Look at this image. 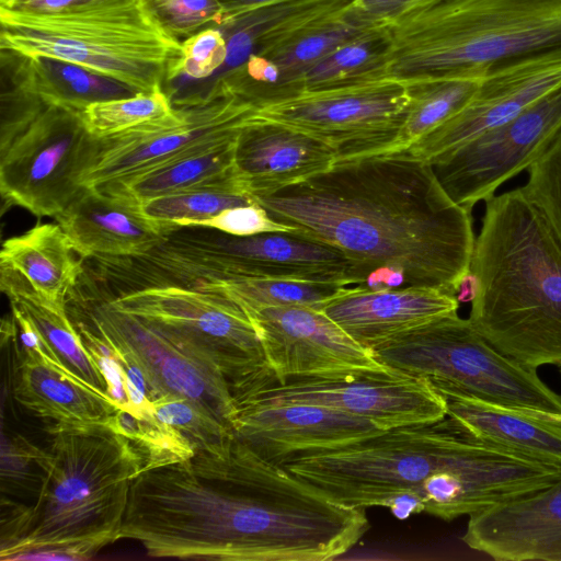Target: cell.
Here are the masks:
<instances>
[{
    "mask_svg": "<svg viewBox=\"0 0 561 561\" xmlns=\"http://www.w3.org/2000/svg\"><path fill=\"white\" fill-rule=\"evenodd\" d=\"M55 219L83 260L142 255L173 233L147 218L138 203L91 187H85Z\"/></svg>",
    "mask_w": 561,
    "mask_h": 561,
    "instance_id": "obj_22",
    "label": "cell"
},
{
    "mask_svg": "<svg viewBox=\"0 0 561 561\" xmlns=\"http://www.w3.org/2000/svg\"><path fill=\"white\" fill-rule=\"evenodd\" d=\"M68 302L75 318L130 356L144 373L154 402L165 396L188 399L233 431L237 408L230 382L201 347L159 323L119 311L105 299L93 277H80Z\"/></svg>",
    "mask_w": 561,
    "mask_h": 561,
    "instance_id": "obj_10",
    "label": "cell"
},
{
    "mask_svg": "<svg viewBox=\"0 0 561 561\" xmlns=\"http://www.w3.org/2000/svg\"><path fill=\"white\" fill-rule=\"evenodd\" d=\"M152 403L156 417L181 432L195 455L222 456L234 437L229 426L188 399L165 396Z\"/></svg>",
    "mask_w": 561,
    "mask_h": 561,
    "instance_id": "obj_38",
    "label": "cell"
},
{
    "mask_svg": "<svg viewBox=\"0 0 561 561\" xmlns=\"http://www.w3.org/2000/svg\"><path fill=\"white\" fill-rule=\"evenodd\" d=\"M173 108L170 95L160 90L92 103L81 115L92 136L106 138L165 117Z\"/></svg>",
    "mask_w": 561,
    "mask_h": 561,
    "instance_id": "obj_37",
    "label": "cell"
},
{
    "mask_svg": "<svg viewBox=\"0 0 561 561\" xmlns=\"http://www.w3.org/2000/svg\"><path fill=\"white\" fill-rule=\"evenodd\" d=\"M179 76L201 80L222 69L227 59V43L218 28H206L181 43Z\"/></svg>",
    "mask_w": 561,
    "mask_h": 561,
    "instance_id": "obj_42",
    "label": "cell"
},
{
    "mask_svg": "<svg viewBox=\"0 0 561 561\" xmlns=\"http://www.w3.org/2000/svg\"><path fill=\"white\" fill-rule=\"evenodd\" d=\"M410 96L390 78L307 91L257 106L254 118L286 125L332 147L339 160L382 154L405 119Z\"/></svg>",
    "mask_w": 561,
    "mask_h": 561,
    "instance_id": "obj_14",
    "label": "cell"
},
{
    "mask_svg": "<svg viewBox=\"0 0 561 561\" xmlns=\"http://www.w3.org/2000/svg\"><path fill=\"white\" fill-rule=\"evenodd\" d=\"M0 287L35 327L50 353L73 376L107 397L106 382L73 324L67 306L48 301L18 274L0 267Z\"/></svg>",
    "mask_w": 561,
    "mask_h": 561,
    "instance_id": "obj_29",
    "label": "cell"
},
{
    "mask_svg": "<svg viewBox=\"0 0 561 561\" xmlns=\"http://www.w3.org/2000/svg\"><path fill=\"white\" fill-rule=\"evenodd\" d=\"M93 0H0V9L26 13H57Z\"/></svg>",
    "mask_w": 561,
    "mask_h": 561,
    "instance_id": "obj_45",
    "label": "cell"
},
{
    "mask_svg": "<svg viewBox=\"0 0 561 561\" xmlns=\"http://www.w3.org/2000/svg\"><path fill=\"white\" fill-rule=\"evenodd\" d=\"M38 466L35 504L13 510L2 526L0 559L36 550L41 561L87 560L119 540L139 460L106 425L56 426Z\"/></svg>",
    "mask_w": 561,
    "mask_h": 561,
    "instance_id": "obj_5",
    "label": "cell"
},
{
    "mask_svg": "<svg viewBox=\"0 0 561 561\" xmlns=\"http://www.w3.org/2000/svg\"><path fill=\"white\" fill-rule=\"evenodd\" d=\"M335 150L324 141L286 125L253 118L240 131L234 167L250 196L268 193L330 169Z\"/></svg>",
    "mask_w": 561,
    "mask_h": 561,
    "instance_id": "obj_21",
    "label": "cell"
},
{
    "mask_svg": "<svg viewBox=\"0 0 561 561\" xmlns=\"http://www.w3.org/2000/svg\"><path fill=\"white\" fill-rule=\"evenodd\" d=\"M194 227L211 228L239 237L295 230L290 226L274 220L270 217L267 211L256 203L227 208Z\"/></svg>",
    "mask_w": 561,
    "mask_h": 561,
    "instance_id": "obj_43",
    "label": "cell"
},
{
    "mask_svg": "<svg viewBox=\"0 0 561 561\" xmlns=\"http://www.w3.org/2000/svg\"><path fill=\"white\" fill-rule=\"evenodd\" d=\"M173 112L115 136L100 138L84 187L102 188L239 136L257 105L216 78L203 95L172 101Z\"/></svg>",
    "mask_w": 561,
    "mask_h": 561,
    "instance_id": "obj_12",
    "label": "cell"
},
{
    "mask_svg": "<svg viewBox=\"0 0 561 561\" xmlns=\"http://www.w3.org/2000/svg\"><path fill=\"white\" fill-rule=\"evenodd\" d=\"M543 413L549 416L550 419L554 420V421H558V422H561V413H549V412H545Z\"/></svg>",
    "mask_w": 561,
    "mask_h": 561,
    "instance_id": "obj_49",
    "label": "cell"
},
{
    "mask_svg": "<svg viewBox=\"0 0 561 561\" xmlns=\"http://www.w3.org/2000/svg\"><path fill=\"white\" fill-rule=\"evenodd\" d=\"M362 286L369 290L408 287L404 273L389 266H381L373 270Z\"/></svg>",
    "mask_w": 561,
    "mask_h": 561,
    "instance_id": "obj_46",
    "label": "cell"
},
{
    "mask_svg": "<svg viewBox=\"0 0 561 561\" xmlns=\"http://www.w3.org/2000/svg\"><path fill=\"white\" fill-rule=\"evenodd\" d=\"M478 282L474 274L469 271L460 280L457 291L456 298L458 302H471L477 294Z\"/></svg>",
    "mask_w": 561,
    "mask_h": 561,
    "instance_id": "obj_48",
    "label": "cell"
},
{
    "mask_svg": "<svg viewBox=\"0 0 561 561\" xmlns=\"http://www.w3.org/2000/svg\"><path fill=\"white\" fill-rule=\"evenodd\" d=\"M560 374H561V368H560Z\"/></svg>",
    "mask_w": 561,
    "mask_h": 561,
    "instance_id": "obj_50",
    "label": "cell"
},
{
    "mask_svg": "<svg viewBox=\"0 0 561 561\" xmlns=\"http://www.w3.org/2000/svg\"><path fill=\"white\" fill-rule=\"evenodd\" d=\"M231 393L234 401L323 405L366 419L382 431L436 422L447 412L444 397L428 379L399 371L295 378Z\"/></svg>",
    "mask_w": 561,
    "mask_h": 561,
    "instance_id": "obj_16",
    "label": "cell"
},
{
    "mask_svg": "<svg viewBox=\"0 0 561 561\" xmlns=\"http://www.w3.org/2000/svg\"><path fill=\"white\" fill-rule=\"evenodd\" d=\"M482 80L437 79L408 84L409 107L392 145L382 153L405 151L415 141L460 112L478 91Z\"/></svg>",
    "mask_w": 561,
    "mask_h": 561,
    "instance_id": "obj_33",
    "label": "cell"
},
{
    "mask_svg": "<svg viewBox=\"0 0 561 561\" xmlns=\"http://www.w3.org/2000/svg\"><path fill=\"white\" fill-rule=\"evenodd\" d=\"M446 401V415L472 439L561 467V422L543 411L489 401L440 381H431Z\"/></svg>",
    "mask_w": 561,
    "mask_h": 561,
    "instance_id": "obj_24",
    "label": "cell"
},
{
    "mask_svg": "<svg viewBox=\"0 0 561 561\" xmlns=\"http://www.w3.org/2000/svg\"><path fill=\"white\" fill-rule=\"evenodd\" d=\"M373 351L380 363L401 374L449 383L504 405L561 413V394L536 369L499 352L457 312L397 335Z\"/></svg>",
    "mask_w": 561,
    "mask_h": 561,
    "instance_id": "obj_9",
    "label": "cell"
},
{
    "mask_svg": "<svg viewBox=\"0 0 561 561\" xmlns=\"http://www.w3.org/2000/svg\"><path fill=\"white\" fill-rule=\"evenodd\" d=\"M83 259L57 224H39L7 239L0 267L18 274L41 297L67 306L83 274Z\"/></svg>",
    "mask_w": 561,
    "mask_h": 561,
    "instance_id": "obj_27",
    "label": "cell"
},
{
    "mask_svg": "<svg viewBox=\"0 0 561 561\" xmlns=\"http://www.w3.org/2000/svg\"><path fill=\"white\" fill-rule=\"evenodd\" d=\"M368 30L370 28L352 22L343 14L255 54L262 56L278 77V84L268 102L294 95L297 81L310 68L341 45Z\"/></svg>",
    "mask_w": 561,
    "mask_h": 561,
    "instance_id": "obj_32",
    "label": "cell"
},
{
    "mask_svg": "<svg viewBox=\"0 0 561 561\" xmlns=\"http://www.w3.org/2000/svg\"><path fill=\"white\" fill-rule=\"evenodd\" d=\"M278 0H219L222 8V22L232 15L239 14L247 10L257 8ZM220 24V25H221Z\"/></svg>",
    "mask_w": 561,
    "mask_h": 561,
    "instance_id": "obj_47",
    "label": "cell"
},
{
    "mask_svg": "<svg viewBox=\"0 0 561 561\" xmlns=\"http://www.w3.org/2000/svg\"><path fill=\"white\" fill-rule=\"evenodd\" d=\"M439 0H354L344 16L367 28L390 26Z\"/></svg>",
    "mask_w": 561,
    "mask_h": 561,
    "instance_id": "obj_44",
    "label": "cell"
},
{
    "mask_svg": "<svg viewBox=\"0 0 561 561\" xmlns=\"http://www.w3.org/2000/svg\"><path fill=\"white\" fill-rule=\"evenodd\" d=\"M462 541L499 561H561V479L469 516Z\"/></svg>",
    "mask_w": 561,
    "mask_h": 561,
    "instance_id": "obj_20",
    "label": "cell"
},
{
    "mask_svg": "<svg viewBox=\"0 0 561 561\" xmlns=\"http://www.w3.org/2000/svg\"><path fill=\"white\" fill-rule=\"evenodd\" d=\"M561 130V84L504 124L466 142L433 165L447 194L473 206L527 170Z\"/></svg>",
    "mask_w": 561,
    "mask_h": 561,
    "instance_id": "obj_15",
    "label": "cell"
},
{
    "mask_svg": "<svg viewBox=\"0 0 561 561\" xmlns=\"http://www.w3.org/2000/svg\"><path fill=\"white\" fill-rule=\"evenodd\" d=\"M274 220L342 251L368 274L389 266L407 286L456 297L476 242L471 211L431 163L407 152L339 160L279 190L251 195Z\"/></svg>",
    "mask_w": 561,
    "mask_h": 561,
    "instance_id": "obj_1",
    "label": "cell"
},
{
    "mask_svg": "<svg viewBox=\"0 0 561 561\" xmlns=\"http://www.w3.org/2000/svg\"><path fill=\"white\" fill-rule=\"evenodd\" d=\"M353 1L278 0L227 18L218 27L227 43L220 75L240 67L251 55L343 15Z\"/></svg>",
    "mask_w": 561,
    "mask_h": 561,
    "instance_id": "obj_26",
    "label": "cell"
},
{
    "mask_svg": "<svg viewBox=\"0 0 561 561\" xmlns=\"http://www.w3.org/2000/svg\"><path fill=\"white\" fill-rule=\"evenodd\" d=\"M238 137L99 188L136 203L237 178Z\"/></svg>",
    "mask_w": 561,
    "mask_h": 561,
    "instance_id": "obj_30",
    "label": "cell"
},
{
    "mask_svg": "<svg viewBox=\"0 0 561 561\" xmlns=\"http://www.w3.org/2000/svg\"><path fill=\"white\" fill-rule=\"evenodd\" d=\"M0 59L26 89L48 105L82 112L92 103L139 93L117 80L59 59L27 57L3 49Z\"/></svg>",
    "mask_w": 561,
    "mask_h": 561,
    "instance_id": "obj_28",
    "label": "cell"
},
{
    "mask_svg": "<svg viewBox=\"0 0 561 561\" xmlns=\"http://www.w3.org/2000/svg\"><path fill=\"white\" fill-rule=\"evenodd\" d=\"M195 288L219 291L245 312L264 307H307L317 310L347 293L346 285L276 278H237L204 283Z\"/></svg>",
    "mask_w": 561,
    "mask_h": 561,
    "instance_id": "obj_34",
    "label": "cell"
},
{
    "mask_svg": "<svg viewBox=\"0 0 561 561\" xmlns=\"http://www.w3.org/2000/svg\"><path fill=\"white\" fill-rule=\"evenodd\" d=\"M469 320L520 365L561 368V244L522 187L485 201Z\"/></svg>",
    "mask_w": 561,
    "mask_h": 561,
    "instance_id": "obj_4",
    "label": "cell"
},
{
    "mask_svg": "<svg viewBox=\"0 0 561 561\" xmlns=\"http://www.w3.org/2000/svg\"><path fill=\"white\" fill-rule=\"evenodd\" d=\"M247 313L259 333L276 383L295 378L396 373L321 310L264 307Z\"/></svg>",
    "mask_w": 561,
    "mask_h": 561,
    "instance_id": "obj_17",
    "label": "cell"
},
{
    "mask_svg": "<svg viewBox=\"0 0 561 561\" xmlns=\"http://www.w3.org/2000/svg\"><path fill=\"white\" fill-rule=\"evenodd\" d=\"M389 31L386 75L405 85L561 61V0H439Z\"/></svg>",
    "mask_w": 561,
    "mask_h": 561,
    "instance_id": "obj_6",
    "label": "cell"
},
{
    "mask_svg": "<svg viewBox=\"0 0 561 561\" xmlns=\"http://www.w3.org/2000/svg\"><path fill=\"white\" fill-rule=\"evenodd\" d=\"M458 308L455 296L436 288L369 290L357 285L321 311L358 344L374 350L397 335L457 312Z\"/></svg>",
    "mask_w": 561,
    "mask_h": 561,
    "instance_id": "obj_23",
    "label": "cell"
},
{
    "mask_svg": "<svg viewBox=\"0 0 561 561\" xmlns=\"http://www.w3.org/2000/svg\"><path fill=\"white\" fill-rule=\"evenodd\" d=\"M560 84L561 61L528 64L485 78L460 112L404 152L434 165L466 142L510 121Z\"/></svg>",
    "mask_w": 561,
    "mask_h": 561,
    "instance_id": "obj_19",
    "label": "cell"
},
{
    "mask_svg": "<svg viewBox=\"0 0 561 561\" xmlns=\"http://www.w3.org/2000/svg\"><path fill=\"white\" fill-rule=\"evenodd\" d=\"M527 171L522 190L561 244V130Z\"/></svg>",
    "mask_w": 561,
    "mask_h": 561,
    "instance_id": "obj_39",
    "label": "cell"
},
{
    "mask_svg": "<svg viewBox=\"0 0 561 561\" xmlns=\"http://www.w3.org/2000/svg\"><path fill=\"white\" fill-rule=\"evenodd\" d=\"M138 262L151 286L195 288L237 278L363 285L367 278L342 251L295 230L239 237L206 227H183Z\"/></svg>",
    "mask_w": 561,
    "mask_h": 561,
    "instance_id": "obj_8",
    "label": "cell"
},
{
    "mask_svg": "<svg viewBox=\"0 0 561 561\" xmlns=\"http://www.w3.org/2000/svg\"><path fill=\"white\" fill-rule=\"evenodd\" d=\"M158 24L182 43L206 28H218L222 20L219 0H145Z\"/></svg>",
    "mask_w": 561,
    "mask_h": 561,
    "instance_id": "obj_40",
    "label": "cell"
},
{
    "mask_svg": "<svg viewBox=\"0 0 561 561\" xmlns=\"http://www.w3.org/2000/svg\"><path fill=\"white\" fill-rule=\"evenodd\" d=\"M253 203L234 178L147 199L138 206L147 218L174 232L198 226L227 208Z\"/></svg>",
    "mask_w": 561,
    "mask_h": 561,
    "instance_id": "obj_35",
    "label": "cell"
},
{
    "mask_svg": "<svg viewBox=\"0 0 561 561\" xmlns=\"http://www.w3.org/2000/svg\"><path fill=\"white\" fill-rule=\"evenodd\" d=\"M389 47V26L364 32L310 68L297 81L294 95L387 78Z\"/></svg>",
    "mask_w": 561,
    "mask_h": 561,
    "instance_id": "obj_31",
    "label": "cell"
},
{
    "mask_svg": "<svg viewBox=\"0 0 561 561\" xmlns=\"http://www.w3.org/2000/svg\"><path fill=\"white\" fill-rule=\"evenodd\" d=\"M14 351L13 397L34 415L56 426L106 425L119 409L70 374L47 348Z\"/></svg>",
    "mask_w": 561,
    "mask_h": 561,
    "instance_id": "obj_25",
    "label": "cell"
},
{
    "mask_svg": "<svg viewBox=\"0 0 561 561\" xmlns=\"http://www.w3.org/2000/svg\"><path fill=\"white\" fill-rule=\"evenodd\" d=\"M93 279L113 308L167 327L206 352L227 376L231 391L276 383L252 320L227 295L183 286L114 295Z\"/></svg>",
    "mask_w": 561,
    "mask_h": 561,
    "instance_id": "obj_13",
    "label": "cell"
},
{
    "mask_svg": "<svg viewBox=\"0 0 561 561\" xmlns=\"http://www.w3.org/2000/svg\"><path fill=\"white\" fill-rule=\"evenodd\" d=\"M111 430L125 437L138 457L140 472L190 461L195 449L190 440L173 426L156 415L137 417L118 409L106 423Z\"/></svg>",
    "mask_w": 561,
    "mask_h": 561,
    "instance_id": "obj_36",
    "label": "cell"
},
{
    "mask_svg": "<svg viewBox=\"0 0 561 561\" xmlns=\"http://www.w3.org/2000/svg\"><path fill=\"white\" fill-rule=\"evenodd\" d=\"M99 371L106 382V392L119 409L131 413L127 393V375L114 346L85 323L72 321Z\"/></svg>",
    "mask_w": 561,
    "mask_h": 561,
    "instance_id": "obj_41",
    "label": "cell"
},
{
    "mask_svg": "<svg viewBox=\"0 0 561 561\" xmlns=\"http://www.w3.org/2000/svg\"><path fill=\"white\" fill-rule=\"evenodd\" d=\"M100 138L81 112L44 102L22 123L0 134V193L9 206L38 217L60 215L83 191Z\"/></svg>",
    "mask_w": 561,
    "mask_h": 561,
    "instance_id": "obj_11",
    "label": "cell"
},
{
    "mask_svg": "<svg viewBox=\"0 0 561 561\" xmlns=\"http://www.w3.org/2000/svg\"><path fill=\"white\" fill-rule=\"evenodd\" d=\"M285 513L280 491L260 474L172 463L131 480L119 539L157 558L272 561Z\"/></svg>",
    "mask_w": 561,
    "mask_h": 561,
    "instance_id": "obj_3",
    "label": "cell"
},
{
    "mask_svg": "<svg viewBox=\"0 0 561 561\" xmlns=\"http://www.w3.org/2000/svg\"><path fill=\"white\" fill-rule=\"evenodd\" d=\"M234 436L282 465L298 455L345 447L385 431L332 408L302 402L234 401Z\"/></svg>",
    "mask_w": 561,
    "mask_h": 561,
    "instance_id": "obj_18",
    "label": "cell"
},
{
    "mask_svg": "<svg viewBox=\"0 0 561 561\" xmlns=\"http://www.w3.org/2000/svg\"><path fill=\"white\" fill-rule=\"evenodd\" d=\"M0 49L72 62L139 93L179 77L181 43L145 0H93L57 13L0 9Z\"/></svg>",
    "mask_w": 561,
    "mask_h": 561,
    "instance_id": "obj_7",
    "label": "cell"
},
{
    "mask_svg": "<svg viewBox=\"0 0 561 561\" xmlns=\"http://www.w3.org/2000/svg\"><path fill=\"white\" fill-rule=\"evenodd\" d=\"M300 480L352 507H389L402 495L450 522L537 492L561 467L470 438L444 419L385 431L282 463Z\"/></svg>",
    "mask_w": 561,
    "mask_h": 561,
    "instance_id": "obj_2",
    "label": "cell"
}]
</instances>
